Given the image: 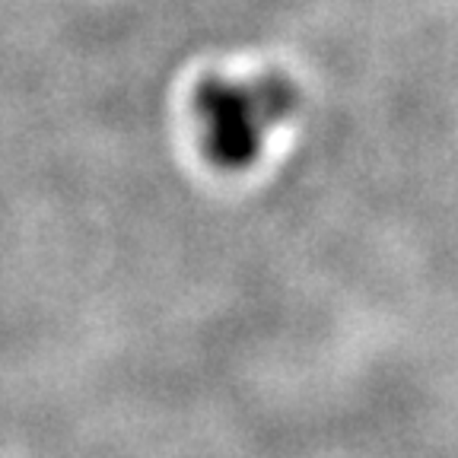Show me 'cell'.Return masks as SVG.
Wrapping results in <instances>:
<instances>
[{"label": "cell", "instance_id": "6da1fadb", "mask_svg": "<svg viewBox=\"0 0 458 458\" xmlns=\"http://www.w3.org/2000/svg\"><path fill=\"white\" fill-rule=\"evenodd\" d=\"M300 108V89L286 73L255 77L204 73L191 93L200 153L223 172H242L265 153L271 134Z\"/></svg>", "mask_w": 458, "mask_h": 458}]
</instances>
